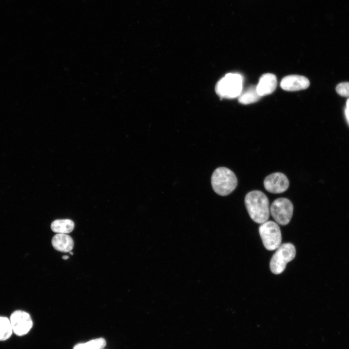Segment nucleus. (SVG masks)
Here are the masks:
<instances>
[{"mask_svg": "<svg viewBox=\"0 0 349 349\" xmlns=\"http://www.w3.org/2000/svg\"><path fill=\"white\" fill-rule=\"evenodd\" d=\"M245 205L251 218L255 222L263 223L270 216L269 202L267 196L260 190L248 192L245 197Z\"/></svg>", "mask_w": 349, "mask_h": 349, "instance_id": "obj_1", "label": "nucleus"}, {"mask_svg": "<svg viewBox=\"0 0 349 349\" xmlns=\"http://www.w3.org/2000/svg\"><path fill=\"white\" fill-rule=\"evenodd\" d=\"M211 185L214 191L221 196L231 193L238 184L237 177L230 169L220 167L213 172L211 176Z\"/></svg>", "mask_w": 349, "mask_h": 349, "instance_id": "obj_2", "label": "nucleus"}, {"mask_svg": "<svg viewBox=\"0 0 349 349\" xmlns=\"http://www.w3.org/2000/svg\"><path fill=\"white\" fill-rule=\"evenodd\" d=\"M243 77L238 73H228L219 80L215 86L217 94L222 98L238 97L242 90Z\"/></svg>", "mask_w": 349, "mask_h": 349, "instance_id": "obj_3", "label": "nucleus"}, {"mask_svg": "<svg viewBox=\"0 0 349 349\" xmlns=\"http://www.w3.org/2000/svg\"><path fill=\"white\" fill-rule=\"evenodd\" d=\"M296 255V249L291 243L281 244L273 255L270 262V269L275 274L283 272L287 263L292 261Z\"/></svg>", "mask_w": 349, "mask_h": 349, "instance_id": "obj_4", "label": "nucleus"}, {"mask_svg": "<svg viewBox=\"0 0 349 349\" xmlns=\"http://www.w3.org/2000/svg\"><path fill=\"white\" fill-rule=\"evenodd\" d=\"M259 232L265 247L268 250L277 249L281 245L282 235L280 227L274 222L269 221L260 225Z\"/></svg>", "mask_w": 349, "mask_h": 349, "instance_id": "obj_5", "label": "nucleus"}, {"mask_svg": "<svg viewBox=\"0 0 349 349\" xmlns=\"http://www.w3.org/2000/svg\"><path fill=\"white\" fill-rule=\"evenodd\" d=\"M270 211L277 223L285 225L289 222L292 218L293 205L289 199L279 198L272 202Z\"/></svg>", "mask_w": 349, "mask_h": 349, "instance_id": "obj_6", "label": "nucleus"}, {"mask_svg": "<svg viewBox=\"0 0 349 349\" xmlns=\"http://www.w3.org/2000/svg\"><path fill=\"white\" fill-rule=\"evenodd\" d=\"M10 320L13 332L18 336L27 334L32 326V321L30 315L24 311H15L11 315Z\"/></svg>", "mask_w": 349, "mask_h": 349, "instance_id": "obj_7", "label": "nucleus"}, {"mask_svg": "<svg viewBox=\"0 0 349 349\" xmlns=\"http://www.w3.org/2000/svg\"><path fill=\"white\" fill-rule=\"evenodd\" d=\"M265 189L269 192L278 194L286 191L289 182L285 174L280 172L272 173L268 175L264 180Z\"/></svg>", "mask_w": 349, "mask_h": 349, "instance_id": "obj_8", "label": "nucleus"}, {"mask_svg": "<svg viewBox=\"0 0 349 349\" xmlns=\"http://www.w3.org/2000/svg\"><path fill=\"white\" fill-rule=\"evenodd\" d=\"M310 85L308 79L305 77L291 75L284 77L281 82L280 86L287 91H297L307 88Z\"/></svg>", "mask_w": 349, "mask_h": 349, "instance_id": "obj_9", "label": "nucleus"}, {"mask_svg": "<svg viewBox=\"0 0 349 349\" xmlns=\"http://www.w3.org/2000/svg\"><path fill=\"white\" fill-rule=\"evenodd\" d=\"M277 84L276 77L271 73L263 74L256 85V90L261 97L272 93Z\"/></svg>", "mask_w": 349, "mask_h": 349, "instance_id": "obj_10", "label": "nucleus"}, {"mask_svg": "<svg viewBox=\"0 0 349 349\" xmlns=\"http://www.w3.org/2000/svg\"><path fill=\"white\" fill-rule=\"evenodd\" d=\"M53 248L61 252H69L74 246L72 238L66 234H57L54 236L51 241Z\"/></svg>", "mask_w": 349, "mask_h": 349, "instance_id": "obj_11", "label": "nucleus"}, {"mask_svg": "<svg viewBox=\"0 0 349 349\" xmlns=\"http://www.w3.org/2000/svg\"><path fill=\"white\" fill-rule=\"evenodd\" d=\"M261 97L256 90V86L252 85L241 91L238 96V102L242 104H249L254 103Z\"/></svg>", "mask_w": 349, "mask_h": 349, "instance_id": "obj_12", "label": "nucleus"}, {"mask_svg": "<svg viewBox=\"0 0 349 349\" xmlns=\"http://www.w3.org/2000/svg\"><path fill=\"white\" fill-rule=\"evenodd\" d=\"M74 223L70 219H61L54 221L51 224V229L58 234H67L74 228Z\"/></svg>", "mask_w": 349, "mask_h": 349, "instance_id": "obj_13", "label": "nucleus"}, {"mask_svg": "<svg viewBox=\"0 0 349 349\" xmlns=\"http://www.w3.org/2000/svg\"><path fill=\"white\" fill-rule=\"evenodd\" d=\"M13 332L11 322L6 317H0V341L8 339Z\"/></svg>", "mask_w": 349, "mask_h": 349, "instance_id": "obj_14", "label": "nucleus"}, {"mask_svg": "<svg viewBox=\"0 0 349 349\" xmlns=\"http://www.w3.org/2000/svg\"><path fill=\"white\" fill-rule=\"evenodd\" d=\"M106 345L105 340L103 338H99L85 343L78 344L73 349H103Z\"/></svg>", "mask_w": 349, "mask_h": 349, "instance_id": "obj_15", "label": "nucleus"}, {"mask_svg": "<svg viewBox=\"0 0 349 349\" xmlns=\"http://www.w3.org/2000/svg\"><path fill=\"white\" fill-rule=\"evenodd\" d=\"M336 91L340 95L349 98V82L338 84L336 87Z\"/></svg>", "mask_w": 349, "mask_h": 349, "instance_id": "obj_16", "label": "nucleus"}, {"mask_svg": "<svg viewBox=\"0 0 349 349\" xmlns=\"http://www.w3.org/2000/svg\"><path fill=\"white\" fill-rule=\"evenodd\" d=\"M344 113H345V117L347 120V121L348 122V123L349 125V112L346 110L345 109Z\"/></svg>", "mask_w": 349, "mask_h": 349, "instance_id": "obj_17", "label": "nucleus"}, {"mask_svg": "<svg viewBox=\"0 0 349 349\" xmlns=\"http://www.w3.org/2000/svg\"><path fill=\"white\" fill-rule=\"evenodd\" d=\"M345 109L349 112V98L347 100L346 106Z\"/></svg>", "mask_w": 349, "mask_h": 349, "instance_id": "obj_18", "label": "nucleus"}, {"mask_svg": "<svg viewBox=\"0 0 349 349\" xmlns=\"http://www.w3.org/2000/svg\"><path fill=\"white\" fill-rule=\"evenodd\" d=\"M69 258V256L68 255H63L62 257V258L64 260H66Z\"/></svg>", "mask_w": 349, "mask_h": 349, "instance_id": "obj_19", "label": "nucleus"}, {"mask_svg": "<svg viewBox=\"0 0 349 349\" xmlns=\"http://www.w3.org/2000/svg\"><path fill=\"white\" fill-rule=\"evenodd\" d=\"M69 254H71V255H73V253L72 252H71V251L69 252Z\"/></svg>", "mask_w": 349, "mask_h": 349, "instance_id": "obj_20", "label": "nucleus"}]
</instances>
